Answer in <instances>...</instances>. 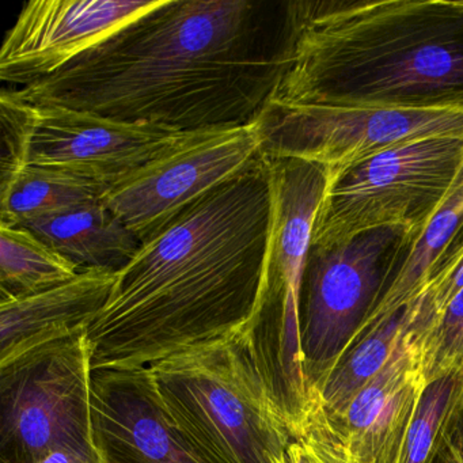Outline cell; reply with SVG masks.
I'll return each instance as SVG.
<instances>
[{
	"label": "cell",
	"instance_id": "ba28073f",
	"mask_svg": "<svg viewBox=\"0 0 463 463\" xmlns=\"http://www.w3.org/2000/svg\"><path fill=\"white\" fill-rule=\"evenodd\" d=\"M86 333L0 365V463H34L59 449L97 451Z\"/></svg>",
	"mask_w": 463,
	"mask_h": 463
},
{
	"label": "cell",
	"instance_id": "e0dca14e",
	"mask_svg": "<svg viewBox=\"0 0 463 463\" xmlns=\"http://www.w3.org/2000/svg\"><path fill=\"white\" fill-rule=\"evenodd\" d=\"M463 227V175L443 207L411 243L375 307L354 335L352 345L365 333L405 310L424 291L439 260ZM351 345V346H352ZM349 346V348H351Z\"/></svg>",
	"mask_w": 463,
	"mask_h": 463
},
{
	"label": "cell",
	"instance_id": "9c48e42d",
	"mask_svg": "<svg viewBox=\"0 0 463 463\" xmlns=\"http://www.w3.org/2000/svg\"><path fill=\"white\" fill-rule=\"evenodd\" d=\"M411 232L384 227L329 249H310L302 297V352L313 392L352 345L405 259Z\"/></svg>",
	"mask_w": 463,
	"mask_h": 463
},
{
	"label": "cell",
	"instance_id": "5bb4252c",
	"mask_svg": "<svg viewBox=\"0 0 463 463\" xmlns=\"http://www.w3.org/2000/svg\"><path fill=\"white\" fill-rule=\"evenodd\" d=\"M425 387L421 349L409 332L408 317L405 335L389 362L346 411L333 421L307 420L321 422L354 463H402Z\"/></svg>",
	"mask_w": 463,
	"mask_h": 463
},
{
	"label": "cell",
	"instance_id": "2e32d148",
	"mask_svg": "<svg viewBox=\"0 0 463 463\" xmlns=\"http://www.w3.org/2000/svg\"><path fill=\"white\" fill-rule=\"evenodd\" d=\"M23 227L66 257L80 272L102 269L118 273L142 246L102 200L52 213Z\"/></svg>",
	"mask_w": 463,
	"mask_h": 463
},
{
	"label": "cell",
	"instance_id": "7c38bea8",
	"mask_svg": "<svg viewBox=\"0 0 463 463\" xmlns=\"http://www.w3.org/2000/svg\"><path fill=\"white\" fill-rule=\"evenodd\" d=\"M164 0H34L0 51V78L17 88L50 77Z\"/></svg>",
	"mask_w": 463,
	"mask_h": 463
},
{
	"label": "cell",
	"instance_id": "5b68a950",
	"mask_svg": "<svg viewBox=\"0 0 463 463\" xmlns=\"http://www.w3.org/2000/svg\"><path fill=\"white\" fill-rule=\"evenodd\" d=\"M267 161V268L256 307L240 335L297 432L310 409L302 352L303 286L327 175L324 167L300 159Z\"/></svg>",
	"mask_w": 463,
	"mask_h": 463
},
{
	"label": "cell",
	"instance_id": "603a6c76",
	"mask_svg": "<svg viewBox=\"0 0 463 463\" xmlns=\"http://www.w3.org/2000/svg\"><path fill=\"white\" fill-rule=\"evenodd\" d=\"M286 463H354L329 430L316 420H306L288 446Z\"/></svg>",
	"mask_w": 463,
	"mask_h": 463
},
{
	"label": "cell",
	"instance_id": "ac0fdd59",
	"mask_svg": "<svg viewBox=\"0 0 463 463\" xmlns=\"http://www.w3.org/2000/svg\"><path fill=\"white\" fill-rule=\"evenodd\" d=\"M108 186L70 173L2 165L0 224L23 227L77 205L99 202Z\"/></svg>",
	"mask_w": 463,
	"mask_h": 463
},
{
	"label": "cell",
	"instance_id": "30bf717a",
	"mask_svg": "<svg viewBox=\"0 0 463 463\" xmlns=\"http://www.w3.org/2000/svg\"><path fill=\"white\" fill-rule=\"evenodd\" d=\"M265 158L324 167L327 183L395 146L430 137H463V109L398 110L267 102L257 118Z\"/></svg>",
	"mask_w": 463,
	"mask_h": 463
},
{
	"label": "cell",
	"instance_id": "8fae6325",
	"mask_svg": "<svg viewBox=\"0 0 463 463\" xmlns=\"http://www.w3.org/2000/svg\"><path fill=\"white\" fill-rule=\"evenodd\" d=\"M262 156L257 120L194 132L169 153L109 186L102 203L143 243Z\"/></svg>",
	"mask_w": 463,
	"mask_h": 463
},
{
	"label": "cell",
	"instance_id": "d6986e66",
	"mask_svg": "<svg viewBox=\"0 0 463 463\" xmlns=\"http://www.w3.org/2000/svg\"><path fill=\"white\" fill-rule=\"evenodd\" d=\"M406 327L408 314L403 310L362 335L317 387L306 420L318 419L327 422L338 419L360 390L389 362L395 346L405 335Z\"/></svg>",
	"mask_w": 463,
	"mask_h": 463
},
{
	"label": "cell",
	"instance_id": "8992f818",
	"mask_svg": "<svg viewBox=\"0 0 463 463\" xmlns=\"http://www.w3.org/2000/svg\"><path fill=\"white\" fill-rule=\"evenodd\" d=\"M463 175V137H430L382 151L327 183L311 248L400 227L419 238Z\"/></svg>",
	"mask_w": 463,
	"mask_h": 463
},
{
	"label": "cell",
	"instance_id": "3957f363",
	"mask_svg": "<svg viewBox=\"0 0 463 463\" xmlns=\"http://www.w3.org/2000/svg\"><path fill=\"white\" fill-rule=\"evenodd\" d=\"M281 55L268 102L463 109V0L291 2Z\"/></svg>",
	"mask_w": 463,
	"mask_h": 463
},
{
	"label": "cell",
	"instance_id": "4fadbf2b",
	"mask_svg": "<svg viewBox=\"0 0 463 463\" xmlns=\"http://www.w3.org/2000/svg\"><path fill=\"white\" fill-rule=\"evenodd\" d=\"M99 463H210L167 413L148 367L91 373Z\"/></svg>",
	"mask_w": 463,
	"mask_h": 463
},
{
	"label": "cell",
	"instance_id": "7402d4cb",
	"mask_svg": "<svg viewBox=\"0 0 463 463\" xmlns=\"http://www.w3.org/2000/svg\"><path fill=\"white\" fill-rule=\"evenodd\" d=\"M427 384L454 373H463V289L444 307L420 340Z\"/></svg>",
	"mask_w": 463,
	"mask_h": 463
},
{
	"label": "cell",
	"instance_id": "277c9868",
	"mask_svg": "<svg viewBox=\"0 0 463 463\" xmlns=\"http://www.w3.org/2000/svg\"><path fill=\"white\" fill-rule=\"evenodd\" d=\"M169 416L210 463H286L295 430L240 333L148 367Z\"/></svg>",
	"mask_w": 463,
	"mask_h": 463
},
{
	"label": "cell",
	"instance_id": "ffe728a7",
	"mask_svg": "<svg viewBox=\"0 0 463 463\" xmlns=\"http://www.w3.org/2000/svg\"><path fill=\"white\" fill-rule=\"evenodd\" d=\"M78 268L25 227L0 224V300L71 280Z\"/></svg>",
	"mask_w": 463,
	"mask_h": 463
},
{
	"label": "cell",
	"instance_id": "44dd1931",
	"mask_svg": "<svg viewBox=\"0 0 463 463\" xmlns=\"http://www.w3.org/2000/svg\"><path fill=\"white\" fill-rule=\"evenodd\" d=\"M462 397L463 373L443 376L427 384L409 430L402 463H430L439 438Z\"/></svg>",
	"mask_w": 463,
	"mask_h": 463
},
{
	"label": "cell",
	"instance_id": "cb8c5ba5",
	"mask_svg": "<svg viewBox=\"0 0 463 463\" xmlns=\"http://www.w3.org/2000/svg\"><path fill=\"white\" fill-rule=\"evenodd\" d=\"M430 463H463V397L439 438Z\"/></svg>",
	"mask_w": 463,
	"mask_h": 463
},
{
	"label": "cell",
	"instance_id": "9a60e30c",
	"mask_svg": "<svg viewBox=\"0 0 463 463\" xmlns=\"http://www.w3.org/2000/svg\"><path fill=\"white\" fill-rule=\"evenodd\" d=\"M116 273L80 270L66 283L0 300V365L53 341L88 332L109 299Z\"/></svg>",
	"mask_w": 463,
	"mask_h": 463
},
{
	"label": "cell",
	"instance_id": "7a4b0ae2",
	"mask_svg": "<svg viewBox=\"0 0 463 463\" xmlns=\"http://www.w3.org/2000/svg\"><path fill=\"white\" fill-rule=\"evenodd\" d=\"M269 223L262 156L143 242L116 273L86 332L93 370L150 367L240 333L261 291Z\"/></svg>",
	"mask_w": 463,
	"mask_h": 463
},
{
	"label": "cell",
	"instance_id": "52a82bcc",
	"mask_svg": "<svg viewBox=\"0 0 463 463\" xmlns=\"http://www.w3.org/2000/svg\"><path fill=\"white\" fill-rule=\"evenodd\" d=\"M0 118L6 146L2 165L59 170L108 188L194 134L26 104L6 89L0 94Z\"/></svg>",
	"mask_w": 463,
	"mask_h": 463
},
{
	"label": "cell",
	"instance_id": "d4e9b609",
	"mask_svg": "<svg viewBox=\"0 0 463 463\" xmlns=\"http://www.w3.org/2000/svg\"><path fill=\"white\" fill-rule=\"evenodd\" d=\"M34 463H99L97 451L80 449H59L43 455Z\"/></svg>",
	"mask_w": 463,
	"mask_h": 463
},
{
	"label": "cell",
	"instance_id": "6da1fadb",
	"mask_svg": "<svg viewBox=\"0 0 463 463\" xmlns=\"http://www.w3.org/2000/svg\"><path fill=\"white\" fill-rule=\"evenodd\" d=\"M248 0H164L44 80L6 89L26 104L180 132L261 115L283 70Z\"/></svg>",
	"mask_w": 463,
	"mask_h": 463
}]
</instances>
